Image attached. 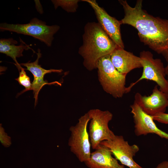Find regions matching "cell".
<instances>
[{"label":"cell","mask_w":168,"mask_h":168,"mask_svg":"<svg viewBox=\"0 0 168 168\" xmlns=\"http://www.w3.org/2000/svg\"><path fill=\"white\" fill-rule=\"evenodd\" d=\"M123 7L124 17L121 24H127L138 31L140 41L165 58L166 76L168 77V19L155 17L142 9V0H138L135 6L126 0H119Z\"/></svg>","instance_id":"obj_1"},{"label":"cell","mask_w":168,"mask_h":168,"mask_svg":"<svg viewBox=\"0 0 168 168\" xmlns=\"http://www.w3.org/2000/svg\"><path fill=\"white\" fill-rule=\"evenodd\" d=\"M83 44L78 53L83 59V64L88 70L97 69L99 60L110 55L119 47L103 30L98 23L88 22L85 26Z\"/></svg>","instance_id":"obj_2"},{"label":"cell","mask_w":168,"mask_h":168,"mask_svg":"<svg viewBox=\"0 0 168 168\" xmlns=\"http://www.w3.org/2000/svg\"><path fill=\"white\" fill-rule=\"evenodd\" d=\"M98 79L103 90L114 97H122L128 93L125 86L126 74L119 72L113 64L110 55L103 57L97 65Z\"/></svg>","instance_id":"obj_3"},{"label":"cell","mask_w":168,"mask_h":168,"mask_svg":"<svg viewBox=\"0 0 168 168\" xmlns=\"http://www.w3.org/2000/svg\"><path fill=\"white\" fill-rule=\"evenodd\" d=\"M60 29L57 25L48 26L46 22L37 18L32 19L26 24H10L6 23L0 24L1 31H8L32 36L51 46L54 35Z\"/></svg>","instance_id":"obj_4"},{"label":"cell","mask_w":168,"mask_h":168,"mask_svg":"<svg viewBox=\"0 0 168 168\" xmlns=\"http://www.w3.org/2000/svg\"><path fill=\"white\" fill-rule=\"evenodd\" d=\"M90 119L87 113L81 116L78 122L69 128L71 136L68 145L71 152L81 162L89 160L91 157V146L87 125Z\"/></svg>","instance_id":"obj_5"},{"label":"cell","mask_w":168,"mask_h":168,"mask_svg":"<svg viewBox=\"0 0 168 168\" xmlns=\"http://www.w3.org/2000/svg\"><path fill=\"white\" fill-rule=\"evenodd\" d=\"M143 72L141 77L135 82L131 83L127 88L128 92L135 84L141 81L146 79L155 82L161 91L168 93V80L165 67L160 58H154L152 54L148 51L143 50L140 54Z\"/></svg>","instance_id":"obj_6"},{"label":"cell","mask_w":168,"mask_h":168,"mask_svg":"<svg viewBox=\"0 0 168 168\" xmlns=\"http://www.w3.org/2000/svg\"><path fill=\"white\" fill-rule=\"evenodd\" d=\"M87 113L90 119L88 132L90 142L92 148L95 150L101 142L109 140L114 134L108 126L113 114L108 110L98 109H91Z\"/></svg>","instance_id":"obj_7"},{"label":"cell","mask_w":168,"mask_h":168,"mask_svg":"<svg viewBox=\"0 0 168 168\" xmlns=\"http://www.w3.org/2000/svg\"><path fill=\"white\" fill-rule=\"evenodd\" d=\"M100 144L108 147L115 158L123 165L129 168H142L133 159L139 147L136 144L129 145L122 136L114 134L109 140L104 141Z\"/></svg>","instance_id":"obj_8"},{"label":"cell","mask_w":168,"mask_h":168,"mask_svg":"<svg viewBox=\"0 0 168 168\" xmlns=\"http://www.w3.org/2000/svg\"><path fill=\"white\" fill-rule=\"evenodd\" d=\"M88 2L95 12L99 24L110 38L119 47L124 49V46L120 32V21L110 16L99 6L95 0H83Z\"/></svg>","instance_id":"obj_9"},{"label":"cell","mask_w":168,"mask_h":168,"mask_svg":"<svg viewBox=\"0 0 168 168\" xmlns=\"http://www.w3.org/2000/svg\"><path fill=\"white\" fill-rule=\"evenodd\" d=\"M134 101L147 114L153 116L165 113L168 107V93L161 91L156 85L150 96H143L139 92L134 96Z\"/></svg>","instance_id":"obj_10"},{"label":"cell","mask_w":168,"mask_h":168,"mask_svg":"<svg viewBox=\"0 0 168 168\" xmlns=\"http://www.w3.org/2000/svg\"><path fill=\"white\" fill-rule=\"evenodd\" d=\"M134 125V133L137 136L155 133L162 138L168 140V133L159 129L152 117L143 111L136 103L130 106Z\"/></svg>","instance_id":"obj_11"},{"label":"cell","mask_w":168,"mask_h":168,"mask_svg":"<svg viewBox=\"0 0 168 168\" xmlns=\"http://www.w3.org/2000/svg\"><path fill=\"white\" fill-rule=\"evenodd\" d=\"M114 66L120 73L126 74L131 70L142 68L140 57L124 49L118 47L110 54Z\"/></svg>","instance_id":"obj_12"},{"label":"cell","mask_w":168,"mask_h":168,"mask_svg":"<svg viewBox=\"0 0 168 168\" xmlns=\"http://www.w3.org/2000/svg\"><path fill=\"white\" fill-rule=\"evenodd\" d=\"M112 155L108 147L100 144L91 153L90 159L84 163L89 168H125Z\"/></svg>","instance_id":"obj_13"},{"label":"cell","mask_w":168,"mask_h":168,"mask_svg":"<svg viewBox=\"0 0 168 168\" xmlns=\"http://www.w3.org/2000/svg\"><path fill=\"white\" fill-rule=\"evenodd\" d=\"M19 45H16L17 42L12 38L1 39L0 40V52L11 57L15 62L17 68L20 66L16 60V58L23 56L22 52L24 50L31 49L22 40Z\"/></svg>","instance_id":"obj_14"},{"label":"cell","mask_w":168,"mask_h":168,"mask_svg":"<svg viewBox=\"0 0 168 168\" xmlns=\"http://www.w3.org/2000/svg\"><path fill=\"white\" fill-rule=\"evenodd\" d=\"M37 57L36 59L34 62L30 61L26 63H20V65L26 68L25 70L30 71L33 75L34 77L39 78H44L45 74L51 72L60 73L63 71L61 69H50L46 70L42 68L39 64V59L41 57V54L40 49H38V53H36Z\"/></svg>","instance_id":"obj_15"},{"label":"cell","mask_w":168,"mask_h":168,"mask_svg":"<svg viewBox=\"0 0 168 168\" xmlns=\"http://www.w3.org/2000/svg\"><path fill=\"white\" fill-rule=\"evenodd\" d=\"M79 0H51L55 9L60 7L68 12H75L78 7Z\"/></svg>","instance_id":"obj_16"},{"label":"cell","mask_w":168,"mask_h":168,"mask_svg":"<svg viewBox=\"0 0 168 168\" xmlns=\"http://www.w3.org/2000/svg\"><path fill=\"white\" fill-rule=\"evenodd\" d=\"M55 84H57L60 85H61L60 83L57 81L49 83L47 81L44 80V78L34 77L30 90H32L33 91L34 98L35 99V106L37 103L39 93L42 87L46 85H52Z\"/></svg>","instance_id":"obj_17"},{"label":"cell","mask_w":168,"mask_h":168,"mask_svg":"<svg viewBox=\"0 0 168 168\" xmlns=\"http://www.w3.org/2000/svg\"><path fill=\"white\" fill-rule=\"evenodd\" d=\"M18 69L19 71V76L18 77L15 79V80L20 85L25 87V89L19 93V95L25 92L30 90L32 83L30 82L29 77L27 75L25 71V69L21 66Z\"/></svg>","instance_id":"obj_18"},{"label":"cell","mask_w":168,"mask_h":168,"mask_svg":"<svg viewBox=\"0 0 168 168\" xmlns=\"http://www.w3.org/2000/svg\"><path fill=\"white\" fill-rule=\"evenodd\" d=\"M0 141L2 144L5 147H8L11 144V138L5 132L4 129L0 124Z\"/></svg>","instance_id":"obj_19"},{"label":"cell","mask_w":168,"mask_h":168,"mask_svg":"<svg viewBox=\"0 0 168 168\" xmlns=\"http://www.w3.org/2000/svg\"><path fill=\"white\" fill-rule=\"evenodd\" d=\"M154 120H156L159 122L168 124V114L165 113H160L153 116Z\"/></svg>","instance_id":"obj_20"},{"label":"cell","mask_w":168,"mask_h":168,"mask_svg":"<svg viewBox=\"0 0 168 168\" xmlns=\"http://www.w3.org/2000/svg\"><path fill=\"white\" fill-rule=\"evenodd\" d=\"M35 3L36 8L40 14H42L43 12L41 5L39 0H35Z\"/></svg>","instance_id":"obj_21"},{"label":"cell","mask_w":168,"mask_h":168,"mask_svg":"<svg viewBox=\"0 0 168 168\" xmlns=\"http://www.w3.org/2000/svg\"><path fill=\"white\" fill-rule=\"evenodd\" d=\"M156 168H168V161L161 162L157 165Z\"/></svg>","instance_id":"obj_22"}]
</instances>
